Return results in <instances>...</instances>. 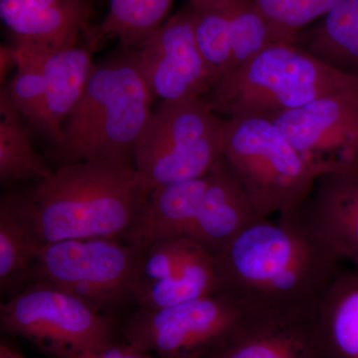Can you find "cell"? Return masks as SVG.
<instances>
[{"label": "cell", "mask_w": 358, "mask_h": 358, "mask_svg": "<svg viewBox=\"0 0 358 358\" xmlns=\"http://www.w3.org/2000/svg\"><path fill=\"white\" fill-rule=\"evenodd\" d=\"M17 57L15 74L2 88L29 128L39 131L43 112L45 80L38 52L28 45L13 43Z\"/></svg>", "instance_id": "cell-24"}, {"label": "cell", "mask_w": 358, "mask_h": 358, "mask_svg": "<svg viewBox=\"0 0 358 358\" xmlns=\"http://www.w3.org/2000/svg\"><path fill=\"white\" fill-rule=\"evenodd\" d=\"M138 254V249L117 238L46 244L33 265L30 284L63 289L103 313L133 299Z\"/></svg>", "instance_id": "cell-9"}, {"label": "cell", "mask_w": 358, "mask_h": 358, "mask_svg": "<svg viewBox=\"0 0 358 358\" xmlns=\"http://www.w3.org/2000/svg\"><path fill=\"white\" fill-rule=\"evenodd\" d=\"M43 70L45 96L38 133L54 145L63 138L68 117L83 95L93 70L89 47H70L58 50L36 48Z\"/></svg>", "instance_id": "cell-18"}, {"label": "cell", "mask_w": 358, "mask_h": 358, "mask_svg": "<svg viewBox=\"0 0 358 358\" xmlns=\"http://www.w3.org/2000/svg\"><path fill=\"white\" fill-rule=\"evenodd\" d=\"M155 100L133 51L124 47L114 57L94 65L83 95L65 122L56 157L62 164L133 166Z\"/></svg>", "instance_id": "cell-3"}, {"label": "cell", "mask_w": 358, "mask_h": 358, "mask_svg": "<svg viewBox=\"0 0 358 358\" xmlns=\"http://www.w3.org/2000/svg\"><path fill=\"white\" fill-rule=\"evenodd\" d=\"M31 129L9 100L6 90L0 91V179L2 183L38 180L53 171L33 148Z\"/></svg>", "instance_id": "cell-23"}, {"label": "cell", "mask_w": 358, "mask_h": 358, "mask_svg": "<svg viewBox=\"0 0 358 358\" xmlns=\"http://www.w3.org/2000/svg\"><path fill=\"white\" fill-rule=\"evenodd\" d=\"M17 65V57H16V51L13 45L7 46L1 45L0 48V79L1 82L6 79L8 73L15 68Z\"/></svg>", "instance_id": "cell-27"}, {"label": "cell", "mask_w": 358, "mask_h": 358, "mask_svg": "<svg viewBox=\"0 0 358 358\" xmlns=\"http://www.w3.org/2000/svg\"><path fill=\"white\" fill-rule=\"evenodd\" d=\"M307 317L320 358H358V271L334 275Z\"/></svg>", "instance_id": "cell-17"}, {"label": "cell", "mask_w": 358, "mask_h": 358, "mask_svg": "<svg viewBox=\"0 0 358 358\" xmlns=\"http://www.w3.org/2000/svg\"><path fill=\"white\" fill-rule=\"evenodd\" d=\"M0 358H26L24 355H21L20 352L14 350L11 346L6 343H1L0 345Z\"/></svg>", "instance_id": "cell-28"}, {"label": "cell", "mask_w": 358, "mask_h": 358, "mask_svg": "<svg viewBox=\"0 0 358 358\" xmlns=\"http://www.w3.org/2000/svg\"><path fill=\"white\" fill-rule=\"evenodd\" d=\"M301 154L358 167V90L268 117Z\"/></svg>", "instance_id": "cell-13"}, {"label": "cell", "mask_w": 358, "mask_h": 358, "mask_svg": "<svg viewBox=\"0 0 358 358\" xmlns=\"http://www.w3.org/2000/svg\"><path fill=\"white\" fill-rule=\"evenodd\" d=\"M131 51L148 88L162 102L206 98L217 83L197 43L188 8L164 21Z\"/></svg>", "instance_id": "cell-10"}, {"label": "cell", "mask_w": 358, "mask_h": 358, "mask_svg": "<svg viewBox=\"0 0 358 358\" xmlns=\"http://www.w3.org/2000/svg\"><path fill=\"white\" fill-rule=\"evenodd\" d=\"M208 180L206 173L154 188L136 222L122 239L138 251L162 240L187 239L199 217Z\"/></svg>", "instance_id": "cell-16"}, {"label": "cell", "mask_w": 358, "mask_h": 358, "mask_svg": "<svg viewBox=\"0 0 358 358\" xmlns=\"http://www.w3.org/2000/svg\"><path fill=\"white\" fill-rule=\"evenodd\" d=\"M225 122L205 98L162 102L136 145L134 167L152 189L201 178L223 157Z\"/></svg>", "instance_id": "cell-6"}, {"label": "cell", "mask_w": 358, "mask_h": 358, "mask_svg": "<svg viewBox=\"0 0 358 358\" xmlns=\"http://www.w3.org/2000/svg\"><path fill=\"white\" fill-rule=\"evenodd\" d=\"M303 40L301 47L327 64L358 73V0H334Z\"/></svg>", "instance_id": "cell-21"}, {"label": "cell", "mask_w": 358, "mask_h": 358, "mask_svg": "<svg viewBox=\"0 0 358 358\" xmlns=\"http://www.w3.org/2000/svg\"><path fill=\"white\" fill-rule=\"evenodd\" d=\"M43 246L14 193L2 197L0 203V288L2 294L17 291L23 285L30 284L33 265Z\"/></svg>", "instance_id": "cell-20"}, {"label": "cell", "mask_w": 358, "mask_h": 358, "mask_svg": "<svg viewBox=\"0 0 358 358\" xmlns=\"http://www.w3.org/2000/svg\"><path fill=\"white\" fill-rule=\"evenodd\" d=\"M89 0H0V17L13 43L46 50L77 46L93 29Z\"/></svg>", "instance_id": "cell-15"}, {"label": "cell", "mask_w": 358, "mask_h": 358, "mask_svg": "<svg viewBox=\"0 0 358 358\" xmlns=\"http://www.w3.org/2000/svg\"><path fill=\"white\" fill-rule=\"evenodd\" d=\"M101 358H159L150 353L141 352L133 346L127 345H115L110 343L99 352Z\"/></svg>", "instance_id": "cell-26"}, {"label": "cell", "mask_w": 358, "mask_h": 358, "mask_svg": "<svg viewBox=\"0 0 358 358\" xmlns=\"http://www.w3.org/2000/svg\"><path fill=\"white\" fill-rule=\"evenodd\" d=\"M219 291L215 254L186 238L162 240L138 254L133 299L154 310Z\"/></svg>", "instance_id": "cell-11"}, {"label": "cell", "mask_w": 358, "mask_h": 358, "mask_svg": "<svg viewBox=\"0 0 358 358\" xmlns=\"http://www.w3.org/2000/svg\"><path fill=\"white\" fill-rule=\"evenodd\" d=\"M152 187L133 166L107 162L62 164L33 189L14 193L43 245L121 238Z\"/></svg>", "instance_id": "cell-2"}, {"label": "cell", "mask_w": 358, "mask_h": 358, "mask_svg": "<svg viewBox=\"0 0 358 358\" xmlns=\"http://www.w3.org/2000/svg\"><path fill=\"white\" fill-rule=\"evenodd\" d=\"M207 358H320L307 315H258Z\"/></svg>", "instance_id": "cell-19"}, {"label": "cell", "mask_w": 358, "mask_h": 358, "mask_svg": "<svg viewBox=\"0 0 358 358\" xmlns=\"http://www.w3.org/2000/svg\"><path fill=\"white\" fill-rule=\"evenodd\" d=\"M258 315L218 291L171 307L141 308L124 327V343L159 358H207Z\"/></svg>", "instance_id": "cell-7"}, {"label": "cell", "mask_w": 358, "mask_h": 358, "mask_svg": "<svg viewBox=\"0 0 358 358\" xmlns=\"http://www.w3.org/2000/svg\"><path fill=\"white\" fill-rule=\"evenodd\" d=\"M58 358H101L99 352H82L75 353V355H68V357Z\"/></svg>", "instance_id": "cell-29"}, {"label": "cell", "mask_w": 358, "mask_h": 358, "mask_svg": "<svg viewBox=\"0 0 358 358\" xmlns=\"http://www.w3.org/2000/svg\"><path fill=\"white\" fill-rule=\"evenodd\" d=\"M223 157L261 219L300 210L320 176L345 162L306 157L272 120L256 115L226 119Z\"/></svg>", "instance_id": "cell-5"}, {"label": "cell", "mask_w": 358, "mask_h": 358, "mask_svg": "<svg viewBox=\"0 0 358 358\" xmlns=\"http://www.w3.org/2000/svg\"><path fill=\"white\" fill-rule=\"evenodd\" d=\"M355 90L358 73L327 64L298 43L278 42L221 76L205 100L226 119L270 117Z\"/></svg>", "instance_id": "cell-4"}, {"label": "cell", "mask_w": 358, "mask_h": 358, "mask_svg": "<svg viewBox=\"0 0 358 358\" xmlns=\"http://www.w3.org/2000/svg\"><path fill=\"white\" fill-rule=\"evenodd\" d=\"M173 0H110L107 15L89 33L91 50L108 39H119L124 48H138L164 24Z\"/></svg>", "instance_id": "cell-22"}, {"label": "cell", "mask_w": 358, "mask_h": 358, "mask_svg": "<svg viewBox=\"0 0 358 358\" xmlns=\"http://www.w3.org/2000/svg\"><path fill=\"white\" fill-rule=\"evenodd\" d=\"M259 10L274 28L278 38L296 43L301 31L313 21L320 20L334 0H254Z\"/></svg>", "instance_id": "cell-25"}, {"label": "cell", "mask_w": 358, "mask_h": 358, "mask_svg": "<svg viewBox=\"0 0 358 358\" xmlns=\"http://www.w3.org/2000/svg\"><path fill=\"white\" fill-rule=\"evenodd\" d=\"M294 213L341 260L358 268V167L345 162L320 176Z\"/></svg>", "instance_id": "cell-14"}, {"label": "cell", "mask_w": 358, "mask_h": 358, "mask_svg": "<svg viewBox=\"0 0 358 358\" xmlns=\"http://www.w3.org/2000/svg\"><path fill=\"white\" fill-rule=\"evenodd\" d=\"M0 324L52 358L100 352L112 343V322L74 294L31 282L0 307Z\"/></svg>", "instance_id": "cell-8"}, {"label": "cell", "mask_w": 358, "mask_h": 358, "mask_svg": "<svg viewBox=\"0 0 358 358\" xmlns=\"http://www.w3.org/2000/svg\"><path fill=\"white\" fill-rule=\"evenodd\" d=\"M187 8L200 50L219 79L281 42L254 0H189Z\"/></svg>", "instance_id": "cell-12"}, {"label": "cell", "mask_w": 358, "mask_h": 358, "mask_svg": "<svg viewBox=\"0 0 358 358\" xmlns=\"http://www.w3.org/2000/svg\"><path fill=\"white\" fill-rule=\"evenodd\" d=\"M341 261L296 213L260 219L216 254L219 291L258 315H306Z\"/></svg>", "instance_id": "cell-1"}]
</instances>
